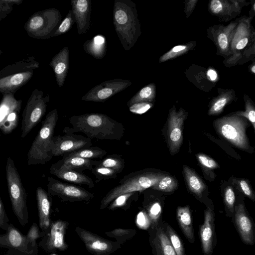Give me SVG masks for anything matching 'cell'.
Masks as SVG:
<instances>
[{"label": "cell", "instance_id": "1", "mask_svg": "<svg viewBox=\"0 0 255 255\" xmlns=\"http://www.w3.org/2000/svg\"><path fill=\"white\" fill-rule=\"evenodd\" d=\"M72 128L66 127L65 133L83 132L92 139H119L123 131V126L108 116L100 113H87L69 118Z\"/></svg>", "mask_w": 255, "mask_h": 255}, {"label": "cell", "instance_id": "2", "mask_svg": "<svg viewBox=\"0 0 255 255\" xmlns=\"http://www.w3.org/2000/svg\"><path fill=\"white\" fill-rule=\"evenodd\" d=\"M113 23L122 46L126 50L130 49L141 33L135 4L128 0H116Z\"/></svg>", "mask_w": 255, "mask_h": 255}, {"label": "cell", "instance_id": "3", "mask_svg": "<svg viewBox=\"0 0 255 255\" xmlns=\"http://www.w3.org/2000/svg\"><path fill=\"white\" fill-rule=\"evenodd\" d=\"M58 119L57 110L54 109L42 122L41 127L27 153L28 165H43L53 157V139Z\"/></svg>", "mask_w": 255, "mask_h": 255}, {"label": "cell", "instance_id": "4", "mask_svg": "<svg viewBox=\"0 0 255 255\" xmlns=\"http://www.w3.org/2000/svg\"><path fill=\"white\" fill-rule=\"evenodd\" d=\"M39 66L34 56H28L4 67L0 71V92L14 94L31 79Z\"/></svg>", "mask_w": 255, "mask_h": 255}, {"label": "cell", "instance_id": "5", "mask_svg": "<svg viewBox=\"0 0 255 255\" xmlns=\"http://www.w3.org/2000/svg\"><path fill=\"white\" fill-rule=\"evenodd\" d=\"M8 194L13 212L19 223L25 226L28 222L26 204L27 195L20 174L12 159L8 157L5 166Z\"/></svg>", "mask_w": 255, "mask_h": 255}, {"label": "cell", "instance_id": "6", "mask_svg": "<svg viewBox=\"0 0 255 255\" xmlns=\"http://www.w3.org/2000/svg\"><path fill=\"white\" fill-rule=\"evenodd\" d=\"M61 21L60 11L49 8L32 14L25 23L24 29L29 37L44 40L53 37Z\"/></svg>", "mask_w": 255, "mask_h": 255}, {"label": "cell", "instance_id": "7", "mask_svg": "<svg viewBox=\"0 0 255 255\" xmlns=\"http://www.w3.org/2000/svg\"><path fill=\"white\" fill-rule=\"evenodd\" d=\"M247 119L235 113L214 121V126L217 132L224 138L237 147L249 151L250 146L246 134L248 125Z\"/></svg>", "mask_w": 255, "mask_h": 255}, {"label": "cell", "instance_id": "8", "mask_svg": "<svg viewBox=\"0 0 255 255\" xmlns=\"http://www.w3.org/2000/svg\"><path fill=\"white\" fill-rule=\"evenodd\" d=\"M255 39V28L248 16L239 17L238 24L230 44V56L223 61L224 65L230 68L239 64L245 50Z\"/></svg>", "mask_w": 255, "mask_h": 255}, {"label": "cell", "instance_id": "9", "mask_svg": "<svg viewBox=\"0 0 255 255\" xmlns=\"http://www.w3.org/2000/svg\"><path fill=\"white\" fill-rule=\"evenodd\" d=\"M165 174L161 173L145 172L139 174L129 178L110 191L104 196L101 203V210L106 208L116 198L119 196L140 191L151 187L156 184Z\"/></svg>", "mask_w": 255, "mask_h": 255}, {"label": "cell", "instance_id": "10", "mask_svg": "<svg viewBox=\"0 0 255 255\" xmlns=\"http://www.w3.org/2000/svg\"><path fill=\"white\" fill-rule=\"evenodd\" d=\"M50 100L47 94L38 89H35L26 103L22 114L21 134L25 137L40 121L45 114Z\"/></svg>", "mask_w": 255, "mask_h": 255}, {"label": "cell", "instance_id": "11", "mask_svg": "<svg viewBox=\"0 0 255 255\" xmlns=\"http://www.w3.org/2000/svg\"><path fill=\"white\" fill-rule=\"evenodd\" d=\"M0 247L6 249L4 255H37L26 235L12 224L4 234L0 235Z\"/></svg>", "mask_w": 255, "mask_h": 255}, {"label": "cell", "instance_id": "12", "mask_svg": "<svg viewBox=\"0 0 255 255\" xmlns=\"http://www.w3.org/2000/svg\"><path fill=\"white\" fill-rule=\"evenodd\" d=\"M47 180L48 192L64 201L88 202L94 198L92 193L79 186L64 183L52 177H49Z\"/></svg>", "mask_w": 255, "mask_h": 255}, {"label": "cell", "instance_id": "13", "mask_svg": "<svg viewBox=\"0 0 255 255\" xmlns=\"http://www.w3.org/2000/svg\"><path fill=\"white\" fill-rule=\"evenodd\" d=\"M13 94H2L0 104V128L4 134L10 133L17 127L22 101Z\"/></svg>", "mask_w": 255, "mask_h": 255}, {"label": "cell", "instance_id": "14", "mask_svg": "<svg viewBox=\"0 0 255 255\" xmlns=\"http://www.w3.org/2000/svg\"><path fill=\"white\" fill-rule=\"evenodd\" d=\"M238 22L237 18L227 25L214 24L207 29V37L216 47V55L223 57L224 59L230 56V44Z\"/></svg>", "mask_w": 255, "mask_h": 255}, {"label": "cell", "instance_id": "15", "mask_svg": "<svg viewBox=\"0 0 255 255\" xmlns=\"http://www.w3.org/2000/svg\"><path fill=\"white\" fill-rule=\"evenodd\" d=\"M69 224L68 222L60 219L52 221L38 246L48 253L67 250L69 246L65 242V237Z\"/></svg>", "mask_w": 255, "mask_h": 255}, {"label": "cell", "instance_id": "16", "mask_svg": "<svg viewBox=\"0 0 255 255\" xmlns=\"http://www.w3.org/2000/svg\"><path fill=\"white\" fill-rule=\"evenodd\" d=\"M75 232L87 251L94 255H110L122 248L117 242L106 239L81 227H77Z\"/></svg>", "mask_w": 255, "mask_h": 255}, {"label": "cell", "instance_id": "17", "mask_svg": "<svg viewBox=\"0 0 255 255\" xmlns=\"http://www.w3.org/2000/svg\"><path fill=\"white\" fill-rule=\"evenodd\" d=\"M232 218L242 242L250 246L255 244V224L243 202L235 204Z\"/></svg>", "mask_w": 255, "mask_h": 255}, {"label": "cell", "instance_id": "18", "mask_svg": "<svg viewBox=\"0 0 255 255\" xmlns=\"http://www.w3.org/2000/svg\"><path fill=\"white\" fill-rule=\"evenodd\" d=\"M204 211V221L199 226V234L204 255H212L217 245L215 214L213 204L208 202Z\"/></svg>", "mask_w": 255, "mask_h": 255}, {"label": "cell", "instance_id": "19", "mask_svg": "<svg viewBox=\"0 0 255 255\" xmlns=\"http://www.w3.org/2000/svg\"><path fill=\"white\" fill-rule=\"evenodd\" d=\"M188 113L181 108L176 111L173 106L169 111L168 118L167 138L171 154L177 153L183 141V123Z\"/></svg>", "mask_w": 255, "mask_h": 255}, {"label": "cell", "instance_id": "20", "mask_svg": "<svg viewBox=\"0 0 255 255\" xmlns=\"http://www.w3.org/2000/svg\"><path fill=\"white\" fill-rule=\"evenodd\" d=\"M251 2L246 0H211L208 4L209 13L221 22H228L239 16L244 7Z\"/></svg>", "mask_w": 255, "mask_h": 255}, {"label": "cell", "instance_id": "21", "mask_svg": "<svg viewBox=\"0 0 255 255\" xmlns=\"http://www.w3.org/2000/svg\"><path fill=\"white\" fill-rule=\"evenodd\" d=\"M128 80L121 79L103 82L87 92L81 100L86 102H104L109 98L123 91L131 85Z\"/></svg>", "mask_w": 255, "mask_h": 255}, {"label": "cell", "instance_id": "22", "mask_svg": "<svg viewBox=\"0 0 255 255\" xmlns=\"http://www.w3.org/2000/svg\"><path fill=\"white\" fill-rule=\"evenodd\" d=\"M53 140V156H63L79 149L89 147L93 144L92 139L75 133L54 136Z\"/></svg>", "mask_w": 255, "mask_h": 255}, {"label": "cell", "instance_id": "23", "mask_svg": "<svg viewBox=\"0 0 255 255\" xmlns=\"http://www.w3.org/2000/svg\"><path fill=\"white\" fill-rule=\"evenodd\" d=\"M161 222L157 227L148 230L152 255H176Z\"/></svg>", "mask_w": 255, "mask_h": 255}, {"label": "cell", "instance_id": "24", "mask_svg": "<svg viewBox=\"0 0 255 255\" xmlns=\"http://www.w3.org/2000/svg\"><path fill=\"white\" fill-rule=\"evenodd\" d=\"M36 197L39 227L44 233L49 228L52 222L50 218L52 198L48 191L41 187H37L36 190Z\"/></svg>", "mask_w": 255, "mask_h": 255}, {"label": "cell", "instance_id": "25", "mask_svg": "<svg viewBox=\"0 0 255 255\" xmlns=\"http://www.w3.org/2000/svg\"><path fill=\"white\" fill-rule=\"evenodd\" d=\"M71 4L77 24L78 34L86 33L90 25L91 0H72L71 1Z\"/></svg>", "mask_w": 255, "mask_h": 255}, {"label": "cell", "instance_id": "26", "mask_svg": "<svg viewBox=\"0 0 255 255\" xmlns=\"http://www.w3.org/2000/svg\"><path fill=\"white\" fill-rule=\"evenodd\" d=\"M69 48L65 46L52 58L49 63L59 88H61L64 84L69 68Z\"/></svg>", "mask_w": 255, "mask_h": 255}, {"label": "cell", "instance_id": "27", "mask_svg": "<svg viewBox=\"0 0 255 255\" xmlns=\"http://www.w3.org/2000/svg\"><path fill=\"white\" fill-rule=\"evenodd\" d=\"M49 170L51 174L62 180L76 184L85 185L89 188H92L94 186L93 180L82 172L60 168L56 166L55 163L51 165Z\"/></svg>", "mask_w": 255, "mask_h": 255}, {"label": "cell", "instance_id": "28", "mask_svg": "<svg viewBox=\"0 0 255 255\" xmlns=\"http://www.w3.org/2000/svg\"><path fill=\"white\" fill-rule=\"evenodd\" d=\"M218 95L210 101L208 112L209 115H218L224 108L237 99L236 92L232 89L217 88Z\"/></svg>", "mask_w": 255, "mask_h": 255}, {"label": "cell", "instance_id": "29", "mask_svg": "<svg viewBox=\"0 0 255 255\" xmlns=\"http://www.w3.org/2000/svg\"><path fill=\"white\" fill-rule=\"evenodd\" d=\"M176 220L179 227L186 239L191 244L195 242V232L190 207L179 206L176 211Z\"/></svg>", "mask_w": 255, "mask_h": 255}, {"label": "cell", "instance_id": "30", "mask_svg": "<svg viewBox=\"0 0 255 255\" xmlns=\"http://www.w3.org/2000/svg\"><path fill=\"white\" fill-rule=\"evenodd\" d=\"M196 73L193 82L201 90L208 92L212 89L219 80L216 71L213 68L207 69L200 66H196Z\"/></svg>", "mask_w": 255, "mask_h": 255}, {"label": "cell", "instance_id": "31", "mask_svg": "<svg viewBox=\"0 0 255 255\" xmlns=\"http://www.w3.org/2000/svg\"><path fill=\"white\" fill-rule=\"evenodd\" d=\"M183 174L189 189L199 200L201 201L206 185L199 175L186 165L183 166Z\"/></svg>", "mask_w": 255, "mask_h": 255}, {"label": "cell", "instance_id": "32", "mask_svg": "<svg viewBox=\"0 0 255 255\" xmlns=\"http://www.w3.org/2000/svg\"><path fill=\"white\" fill-rule=\"evenodd\" d=\"M163 203L159 199H147L143 204L150 221V228L157 227L162 221Z\"/></svg>", "mask_w": 255, "mask_h": 255}, {"label": "cell", "instance_id": "33", "mask_svg": "<svg viewBox=\"0 0 255 255\" xmlns=\"http://www.w3.org/2000/svg\"><path fill=\"white\" fill-rule=\"evenodd\" d=\"M93 160L77 156L62 157L55 164L60 168L82 172L84 170L91 171L94 167Z\"/></svg>", "mask_w": 255, "mask_h": 255}, {"label": "cell", "instance_id": "34", "mask_svg": "<svg viewBox=\"0 0 255 255\" xmlns=\"http://www.w3.org/2000/svg\"><path fill=\"white\" fill-rule=\"evenodd\" d=\"M85 52L97 59L103 58L106 52V40L103 35H98L87 40L83 45Z\"/></svg>", "mask_w": 255, "mask_h": 255}, {"label": "cell", "instance_id": "35", "mask_svg": "<svg viewBox=\"0 0 255 255\" xmlns=\"http://www.w3.org/2000/svg\"><path fill=\"white\" fill-rule=\"evenodd\" d=\"M164 232L168 236L176 255H186L182 240L175 230L166 221L161 222Z\"/></svg>", "mask_w": 255, "mask_h": 255}, {"label": "cell", "instance_id": "36", "mask_svg": "<svg viewBox=\"0 0 255 255\" xmlns=\"http://www.w3.org/2000/svg\"><path fill=\"white\" fill-rule=\"evenodd\" d=\"M155 97L154 83L149 84L142 88L128 103L129 106L137 103L151 102Z\"/></svg>", "mask_w": 255, "mask_h": 255}, {"label": "cell", "instance_id": "37", "mask_svg": "<svg viewBox=\"0 0 255 255\" xmlns=\"http://www.w3.org/2000/svg\"><path fill=\"white\" fill-rule=\"evenodd\" d=\"M106 151L97 146H90L82 148L62 157L77 156L85 159H92L102 158L106 153Z\"/></svg>", "mask_w": 255, "mask_h": 255}, {"label": "cell", "instance_id": "38", "mask_svg": "<svg viewBox=\"0 0 255 255\" xmlns=\"http://www.w3.org/2000/svg\"><path fill=\"white\" fill-rule=\"evenodd\" d=\"M136 230L133 229L116 228L112 231L106 232L105 235L114 238L120 245L124 244L131 240L136 234Z\"/></svg>", "mask_w": 255, "mask_h": 255}, {"label": "cell", "instance_id": "39", "mask_svg": "<svg viewBox=\"0 0 255 255\" xmlns=\"http://www.w3.org/2000/svg\"><path fill=\"white\" fill-rule=\"evenodd\" d=\"M195 45V42L192 41L185 45L175 46L169 51L162 55L159 59V62H163L168 60L175 58L178 56H181L188 52L189 51L193 49Z\"/></svg>", "mask_w": 255, "mask_h": 255}, {"label": "cell", "instance_id": "40", "mask_svg": "<svg viewBox=\"0 0 255 255\" xmlns=\"http://www.w3.org/2000/svg\"><path fill=\"white\" fill-rule=\"evenodd\" d=\"M178 181L173 176L164 175L160 180L151 188L166 193L173 192L177 188Z\"/></svg>", "mask_w": 255, "mask_h": 255}, {"label": "cell", "instance_id": "41", "mask_svg": "<svg viewBox=\"0 0 255 255\" xmlns=\"http://www.w3.org/2000/svg\"><path fill=\"white\" fill-rule=\"evenodd\" d=\"M245 110L236 112V114L245 117L253 125L255 130V104L250 97L246 94L243 95Z\"/></svg>", "mask_w": 255, "mask_h": 255}, {"label": "cell", "instance_id": "42", "mask_svg": "<svg viewBox=\"0 0 255 255\" xmlns=\"http://www.w3.org/2000/svg\"><path fill=\"white\" fill-rule=\"evenodd\" d=\"M223 201L226 215L231 218L234 212L236 202L235 192L231 186H229L226 188L223 194Z\"/></svg>", "mask_w": 255, "mask_h": 255}, {"label": "cell", "instance_id": "43", "mask_svg": "<svg viewBox=\"0 0 255 255\" xmlns=\"http://www.w3.org/2000/svg\"><path fill=\"white\" fill-rule=\"evenodd\" d=\"M94 166H101L112 169L117 172L122 169L123 162L116 156L110 155L101 160H93Z\"/></svg>", "mask_w": 255, "mask_h": 255}, {"label": "cell", "instance_id": "44", "mask_svg": "<svg viewBox=\"0 0 255 255\" xmlns=\"http://www.w3.org/2000/svg\"><path fill=\"white\" fill-rule=\"evenodd\" d=\"M75 22V19L73 11L72 10H69L53 35V37L60 36L68 32L71 29Z\"/></svg>", "mask_w": 255, "mask_h": 255}, {"label": "cell", "instance_id": "45", "mask_svg": "<svg viewBox=\"0 0 255 255\" xmlns=\"http://www.w3.org/2000/svg\"><path fill=\"white\" fill-rule=\"evenodd\" d=\"M91 172L96 178V183L102 180L115 178L116 174L117 173L112 169L101 166L93 167L91 170Z\"/></svg>", "mask_w": 255, "mask_h": 255}, {"label": "cell", "instance_id": "46", "mask_svg": "<svg viewBox=\"0 0 255 255\" xmlns=\"http://www.w3.org/2000/svg\"><path fill=\"white\" fill-rule=\"evenodd\" d=\"M26 236L33 248L38 251V246L36 241L38 239L42 238L44 236V233L42 231H40L36 223H33L32 224Z\"/></svg>", "mask_w": 255, "mask_h": 255}, {"label": "cell", "instance_id": "47", "mask_svg": "<svg viewBox=\"0 0 255 255\" xmlns=\"http://www.w3.org/2000/svg\"><path fill=\"white\" fill-rule=\"evenodd\" d=\"M132 195L133 193H129L119 196L109 205L108 209L111 210L118 208L127 210L129 207L128 200Z\"/></svg>", "mask_w": 255, "mask_h": 255}, {"label": "cell", "instance_id": "48", "mask_svg": "<svg viewBox=\"0 0 255 255\" xmlns=\"http://www.w3.org/2000/svg\"><path fill=\"white\" fill-rule=\"evenodd\" d=\"M22 1L23 0H0V21L11 12L14 4L20 5Z\"/></svg>", "mask_w": 255, "mask_h": 255}, {"label": "cell", "instance_id": "49", "mask_svg": "<svg viewBox=\"0 0 255 255\" xmlns=\"http://www.w3.org/2000/svg\"><path fill=\"white\" fill-rule=\"evenodd\" d=\"M197 158L200 165L205 170H211L219 167L215 160L204 154H197Z\"/></svg>", "mask_w": 255, "mask_h": 255}, {"label": "cell", "instance_id": "50", "mask_svg": "<svg viewBox=\"0 0 255 255\" xmlns=\"http://www.w3.org/2000/svg\"><path fill=\"white\" fill-rule=\"evenodd\" d=\"M236 181V185L241 192L253 201L255 200V195L248 182L245 179H239Z\"/></svg>", "mask_w": 255, "mask_h": 255}, {"label": "cell", "instance_id": "51", "mask_svg": "<svg viewBox=\"0 0 255 255\" xmlns=\"http://www.w3.org/2000/svg\"><path fill=\"white\" fill-rule=\"evenodd\" d=\"M136 224L140 229L148 230L150 228V219L144 210L140 211L137 215L136 218Z\"/></svg>", "mask_w": 255, "mask_h": 255}, {"label": "cell", "instance_id": "52", "mask_svg": "<svg viewBox=\"0 0 255 255\" xmlns=\"http://www.w3.org/2000/svg\"><path fill=\"white\" fill-rule=\"evenodd\" d=\"M153 106L151 102H143L134 104L129 107V111L134 114H142Z\"/></svg>", "mask_w": 255, "mask_h": 255}, {"label": "cell", "instance_id": "53", "mask_svg": "<svg viewBox=\"0 0 255 255\" xmlns=\"http://www.w3.org/2000/svg\"><path fill=\"white\" fill-rule=\"evenodd\" d=\"M255 57V39L251 45L245 50L243 57L239 62V65L244 64L252 61Z\"/></svg>", "mask_w": 255, "mask_h": 255}, {"label": "cell", "instance_id": "54", "mask_svg": "<svg viewBox=\"0 0 255 255\" xmlns=\"http://www.w3.org/2000/svg\"><path fill=\"white\" fill-rule=\"evenodd\" d=\"M9 219L5 212L4 204L0 198V228L6 231L9 227Z\"/></svg>", "mask_w": 255, "mask_h": 255}, {"label": "cell", "instance_id": "55", "mask_svg": "<svg viewBox=\"0 0 255 255\" xmlns=\"http://www.w3.org/2000/svg\"><path fill=\"white\" fill-rule=\"evenodd\" d=\"M198 0H189L185 1V12L188 18L193 12Z\"/></svg>", "mask_w": 255, "mask_h": 255}, {"label": "cell", "instance_id": "56", "mask_svg": "<svg viewBox=\"0 0 255 255\" xmlns=\"http://www.w3.org/2000/svg\"><path fill=\"white\" fill-rule=\"evenodd\" d=\"M251 7L249 11L248 17L252 21L255 16V0H250Z\"/></svg>", "mask_w": 255, "mask_h": 255}, {"label": "cell", "instance_id": "57", "mask_svg": "<svg viewBox=\"0 0 255 255\" xmlns=\"http://www.w3.org/2000/svg\"><path fill=\"white\" fill-rule=\"evenodd\" d=\"M251 61V63L248 66V70L251 74L255 75V57Z\"/></svg>", "mask_w": 255, "mask_h": 255}]
</instances>
